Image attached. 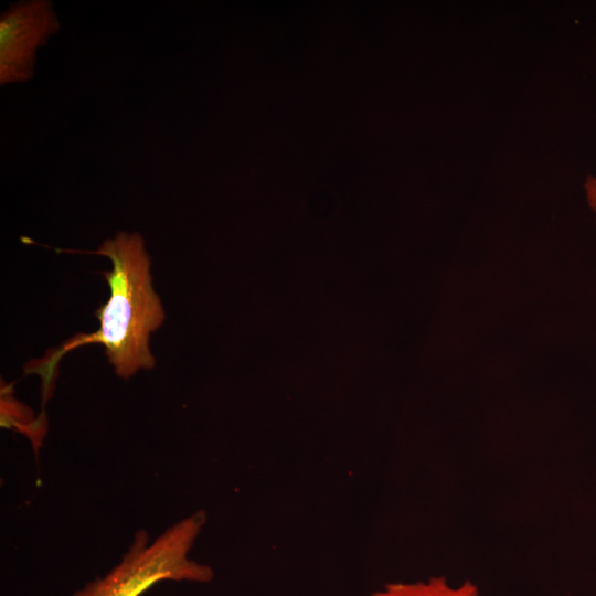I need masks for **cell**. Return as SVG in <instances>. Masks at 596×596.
<instances>
[{"mask_svg":"<svg viewBox=\"0 0 596 596\" xmlns=\"http://www.w3.org/2000/svg\"><path fill=\"white\" fill-rule=\"evenodd\" d=\"M366 596H481L478 586L464 581L450 583L445 576H432L423 581L393 582Z\"/></svg>","mask_w":596,"mask_h":596,"instance_id":"4","label":"cell"},{"mask_svg":"<svg viewBox=\"0 0 596 596\" xmlns=\"http://www.w3.org/2000/svg\"><path fill=\"white\" fill-rule=\"evenodd\" d=\"M56 251L107 257L111 269L102 274L109 286L110 297L96 311L100 323L97 331L74 336L42 361L25 368L26 372L41 375L43 401L51 395L61 358L84 344H103L109 363L121 379H129L141 369H152L156 361L149 349V338L162 324L164 310L152 287L150 257L142 236L119 232L95 251Z\"/></svg>","mask_w":596,"mask_h":596,"instance_id":"1","label":"cell"},{"mask_svg":"<svg viewBox=\"0 0 596 596\" xmlns=\"http://www.w3.org/2000/svg\"><path fill=\"white\" fill-rule=\"evenodd\" d=\"M60 30L49 0L11 4L0 19V84L24 83L33 77L36 51Z\"/></svg>","mask_w":596,"mask_h":596,"instance_id":"3","label":"cell"},{"mask_svg":"<svg viewBox=\"0 0 596 596\" xmlns=\"http://www.w3.org/2000/svg\"><path fill=\"white\" fill-rule=\"evenodd\" d=\"M206 523L204 511L175 522L153 542L139 530L121 561L104 577L87 583L72 596H140L159 582L210 583L213 570L189 554Z\"/></svg>","mask_w":596,"mask_h":596,"instance_id":"2","label":"cell"},{"mask_svg":"<svg viewBox=\"0 0 596 596\" xmlns=\"http://www.w3.org/2000/svg\"><path fill=\"white\" fill-rule=\"evenodd\" d=\"M585 191L587 202L590 209L596 213V177H587L585 181Z\"/></svg>","mask_w":596,"mask_h":596,"instance_id":"5","label":"cell"}]
</instances>
